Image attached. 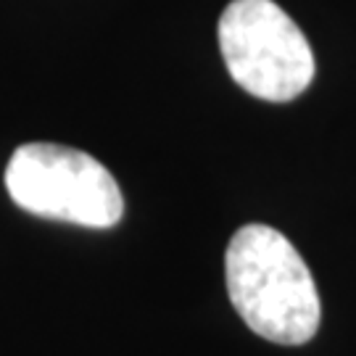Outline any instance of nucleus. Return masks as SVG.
<instances>
[{
  "label": "nucleus",
  "instance_id": "obj_1",
  "mask_svg": "<svg viewBox=\"0 0 356 356\" xmlns=\"http://www.w3.org/2000/svg\"><path fill=\"white\" fill-rule=\"evenodd\" d=\"M227 296L243 322L280 346L309 343L319 330L317 282L293 243L269 225L241 227L225 251Z\"/></svg>",
  "mask_w": 356,
  "mask_h": 356
},
{
  "label": "nucleus",
  "instance_id": "obj_2",
  "mask_svg": "<svg viewBox=\"0 0 356 356\" xmlns=\"http://www.w3.org/2000/svg\"><path fill=\"white\" fill-rule=\"evenodd\" d=\"M6 191L19 209L79 227L119 225L124 195L90 153L58 143H24L6 166Z\"/></svg>",
  "mask_w": 356,
  "mask_h": 356
},
{
  "label": "nucleus",
  "instance_id": "obj_3",
  "mask_svg": "<svg viewBox=\"0 0 356 356\" xmlns=\"http://www.w3.org/2000/svg\"><path fill=\"white\" fill-rule=\"evenodd\" d=\"M219 48L235 85L261 101L288 103L314 79L309 40L272 0H232L219 19Z\"/></svg>",
  "mask_w": 356,
  "mask_h": 356
}]
</instances>
